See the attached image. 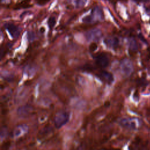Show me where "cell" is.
Masks as SVG:
<instances>
[{
	"mask_svg": "<svg viewBox=\"0 0 150 150\" xmlns=\"http://www.w3.org/2000/svg\"><path fill=\"white\" fill-rule=\"evenodd\" d=\"M95 60L96 64L100 68H105L109 64V59L106 55L101 54L97 55L95 57Z\"/></svg>",
	"mask_w": 150,
	"mask_h": 150,
	"instance_id": "7",
	"label": "cell"
},
{
	"mask_svg": "<svg viewBox=\"0 0 150 150\" xmlns=\"http://www.w3.org/2000/svg\"><path fill=\"white\" fill-rule=\"evenodd\" d=\"M56 24V19L54 16L50 17L48 21V24L50 29H52Z\"/></svg>",
	"mask_w": 150,
	"mask_h": 150,
	"instance_id": "15",
	"label": "cell"
},
{
	"mask_svg": "<svg viewBox=\"0 0 150 150\" xmlns=\"http://www.w3.org/2000/svg\"><path fill=\"white\" fill-rule=\"evenodd\" d=\"M28 127L25 124L19 125L11 132V137L13 138H18L20 137L28 132Z\"/></svg>",
	"mask_w": 150,
	"mask_h": 150,
	"instance_id": "5",
	"label": "cell"
},
{
	"mask_svg": "<svg viewBox=\"0 0 150 150\" xmlns=\"http://www.w3.org/2000/svg\"><path fill=\"white\" fill-rule=\"evenodd\" d=\"M98 77L103 81L106 82L108 84H111L114 81L113 75L111 73L106 71H102L100 72L98 74Z\"/></svg>",
	"mask_w": 150,
	"mask_h": 150,
	"instance_id": "9",
	"label": "cell"
},
{
	"mask_svg": "<svg viewBox=\"0 0 150 150\" xmlns=\"http://www.w3.org/2000/svg\"><path fill=\"white\" fill-rule=\"evenodd\" d=\"M35 39V34L32 31L28 32V39L29 41H34Z\"/></svg>",
	"mask_w": 150,
	"mask_h": 150,
	"instance_id": "18",
	"label": "cell"
},
{
	"mask_svg": "<svg viewBox=\"0 0 150 150\" xmlns=\"http://www.w3.org/2000/svg\"><path fill=\"white\" fill-rule=\"evenodd\" d=\"M120 67L121 73L126 77L130 76L134 70L132 63L128 59H123L120 62Z\"/></svg>",
	"mask_w": 150,
	"mask_h": 150,
	"instance_id": "2",
	"label": "cell"
},
{
	"mask_svg": "<svg viewBox=\"0 0 150 150\" xmlns=\"http://www.w3.org/2000/svg\"><path fill=\"white\" fill-rule=\"evenodd\" d=\"M36 3L39 5H44L48 3L51 0H35Z\"/></svg>",
	"mask_w": 150,
	"mask_h": 150,
	"instance_id": "20",
	"label": "cell"
},
{
	"mask_svg": "<svg viewBox=\"0 0 150 150\" xmlns=\"http://www.w3.org/2000/svg\"><path fill=\"white\" fill-rule=\"evenodd\" d=\"M103 37V33L101 30L94 29L90 30L85 34L86 39L90 42H96L100 40Z\"/></svg>",
	"mask_w": 150,
	"mask_h": 150,
	"instance_id": "4",
	"label": "cell"
},
{
	"mask_svg": "<svg viewBox=\"0 0 150 150\" xmlns=\"http://www.w3.org/2000/svg\"><path fill=\"white\" fill-rule=\"evenodd\" d=\"M10 34L13 38H18L20 34V29L18 26L12 24H7L5 25Z\"/></svg>",
	"mask_w": 150,
	"mask_h": 150,
	"instance_id": "10",
	"label": "cell"
},
{
	"mask_svg": "<svg viewBox=\"0 0 150 150\" xmlns=\"http://www.w3.org/2000/svg\"><path fill=\"white\" fill-rule=\"evenodd\" d=\"M120 125L124 128L130 130H136L139 127V121L134 118H123L119 121Z\"/></svg>",
	"mask_w": 150,
	"mask_h": 150,
	"instance_id": "3",
	"label": "cell"
},
{
	"mask_svg": "<svg viewBox=\"0 0 150 150\" xmlns=\"http://www.w3.org/2000/svg\"><path fill=\"white\" fill-rule=\"evenodd\" d=\"M90 16L93 22L100 20H102L103 19V11L100 8L96 7L93 9Z\"/></svg>",
	"mask_w": 150,
	"mask_h": 150,
	"instance_id": "11",
	"label": "cell"
},
{
	"mask_svg": "<svg viewBox=\"0 0 150 150\" xmlns=\"http://www.w3.org/2000/svg\"><path fill=\"white\" fill-rule=\"evenodd\" d=\"M28 92L25 88H22L16 92L14 96V102L15 104H20L25 100L27 97Z\"/></svg>",
	"mask_w": 150,
	"mask_h": 150,
	"instance_id": "6",
	"label": "cell"
},
{
	"mask_svg": "<svg viewBox=\"0 0 150 150\" xmlns=\"http://www.w3.org/2000/svg\"><path fill=\"white\" fill-rule=\"evenodd\" d=\"M86 1V0H76L75 3L77 7H81L85 4Z\"/></svg>",
	"mask_w": 150,
	"mask_h": 150,
	"instance_id": "17",
	"label": "cell"
},
{
	"mask_svg": "<svg viewBox=\"0 0 150 150\" xmlns=\"http://www.w3.org/2000/svg\"><path fill=\"white\" fill-rule=\"evenodd\" d=\"M33 111V107L31 105H24L19 107L16 110L17 114L21 117L28 116Z\"/></svg>",
	"mask_w": 150,
	"mask_h": 150,
	"instance_id": "8",
	"label": "cell"
},
{
	"mask_svg": "<svg viewBox=\"0 0 150 150\" xmlns=\"http://www.w3.org/2000/svg\"><path fill=\"white\" fill-rule=\"evenodd\" d=\"M7 135V130L5 128H3L1 130V140L4 139Z\"/></svg>",
	"mask_w": 150,
	"mask_h": 150,
	"instance_id": "19",
	"label": "cell"
},
{
	"mask_svg": "<svg viewBox=\"0 0 150 150\" xmlns=\"http://www.w3.org/2000/svg\"><path fill=\"white\" fill-rule=\"evenodd\" d=\"M104 42L108 48L114 49L118 46L119 40L115 37H107L104 39Z\"/></svg>",
	"mask_w": 150,
	"mask_h": 150,
	"instance_id": "12",
	"label": "cell"
},
{
	"mask_svg": "<svg viewBox=\"0 0 150 150\" xmlns=\"http://www.w3.org/2000/svg\"><path fill=\"white\" fill-rule=\"evenodd\" d=\"M129 48L132 51H136L138 49V46L134 39L131 38L129 40Z\"/></svg>",
	"mask_w": 150,
	"mask_h": 150,
	"instance_id": "14",
	"label": "cell"
},
{
	"mask_svg": "<svg viewBox=\"0 0 150 150\" xmlns=\"http://www.w3.org/2000/svg\"><path fill=\"white\" fill-rule=\"evenodd\" d=\"M30 1H31V0H23V1H21L18 4H16L14 8V10H16L21 9V8H29V7H32V5H31L29 4Z\"/></svg>",
	"mask_w": 150,
	"mask_h": 150,
	"instance_id": "13",
	"label": "cell"
},
{
	"mask_svg": "<svg viewBox=\"0 0 150 150\" xmlns=\"http://www.w3.org/2000/svg\"><path fill=\"white\" fill-rule=\"evenodd\" d=\"M97 49V45L95 42H93L90 44L89 46V49L91 52H94Z\"/></svg>",
	"mask_w": 150,
	"mask_h": 150,
	"instance_id": "21",
	"label": "cell"
},
{
	"mask_svg": "<svg viewBox=\"0 0 150 150\" xmlns=\"http://www.w3.org/2000/svg\"><path fill=\"white\" fill-rule=\"evenodd\" d=\"M25 73L28 76H32L33 74L35 73V69L32 66H28L27 68H25Z\"/></svg>",
	"mask_w": 150,
	"mask_h": 150,
	"instance_id": "16",
	"label": "cell"
},
{
	"mask_svg": "<svg viewBox=\"0 0 150 150\" xmlns=\"http://www.w3.org/2000/svg\"><path fill=\"white\" fill-rule=\"evenodd\" d=\"M70 119V114L67 111H61L58 113L54 119V124L56 128L59 129L68 123Z\"/></svg>",
	"mask_w": 150,
	"mask_h": 150,
	"instance_id": "1",
	"label": "cell"
}]
</instances>
